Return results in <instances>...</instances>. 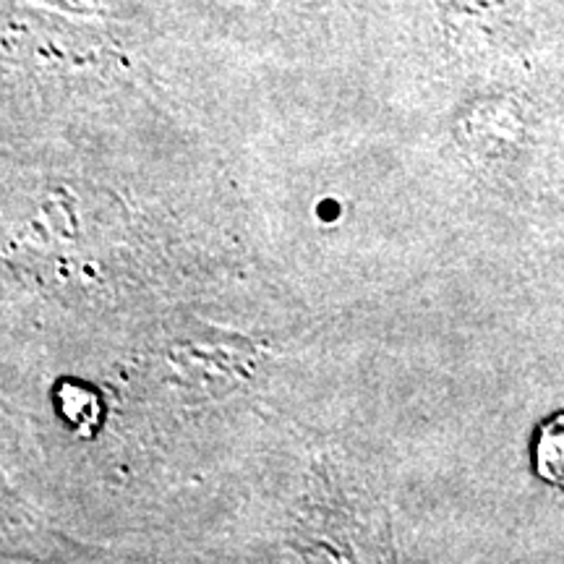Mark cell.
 <instances>
[{
  "label": "cell",
  "mask_w": 564,
  "mask_h": 564,
  "mask_svg": "<svg viewBox=\"0 0 564 564\" xmlns=\"http://www.w3.org/2000/svg\"><path fill=\"white\" fill-rule=\"evenodd\" d=\"M533 474L564 491V411L541 423L531 444Z\"/></svg>",
  "instance_id": "6da1fadb"
},
{
  "label": "cell",
  "mask_w": 564,
  "mask_h": 564,
  "mask_svg": "<svg viewBox=\"0 0 564 564\" xmlns=\"http://www.w3.org/2000/svg\"><path fill=\"white\" fill-rule=\"evenodd\" d=\"M55 403H58V413L70 426V432L82 436L97 434L105 413L100 392L84 382H61L55 390Z\"/></svg>",
  "instance_id": "7a4b0ae2"
}]
</instances>
